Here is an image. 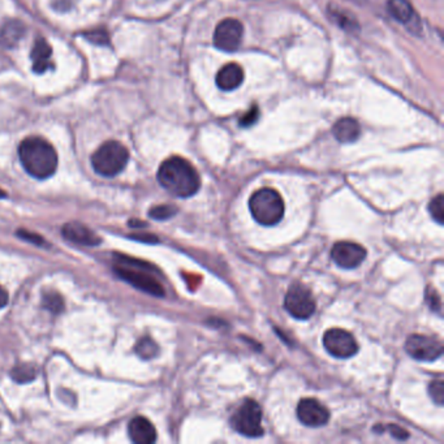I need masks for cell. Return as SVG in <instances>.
Wrapping results in <instances>:
<instances>
[{
  "mask_svg": "<svg viewBox=\"0 0 444 444\" xmlns=\"http://www.w3.org/2000/svg\"><path fill=\"white\" fill-rule=\"evenodd\" d=\"M157 178L164 189L180 199L192 197L201 188L199 172L181 157H171L163 162Z\"/></svg>",
  "mask_w": 444,
  "mask_h": 444,
  "instance_id": "1",
  "label": "cell"
},
{
  "mask_svg": "<svg viewBox=\"0 0 444 444\" xmlns=\"http://www.w3.org/2000/svg\"><path fill=\"white\" fill-rule=\"evenodd\" d=\"M20 162L30 176L48 179L57 169V154L54 146L41 137H28L20 143Z\"/></svg>",
  "mask_w": 444,
  "mask_h": 444,
  "instance_id": "2",
  "label": "cell"
},
{
  "mask_svg": "<svg viewBox=\"0 0 444 444\" xmlns=\"http://www.w3.org/2000/svg\"><path fill=\"white\" fill-rule=\"evenodd\" d=\"M284 208L282 196L273 188L257 190L249 199V210L255 222L267 227L278 224L283 219Z\"/></svg>",
  "mask_w": 444,
  "mask_h": 444,
  "instance_id": "3",
  "label": "cell"
},
{
  "mask_svg": "<svg viewBox=\"0 0 444 444\" xmlns=\"http://www.w3.org/2000/svg\"><path fill=\"white\" fill-rule=\"evenodd\" d=\"M129 161V152L123 143L107 141L102 143L92 155L95 172L104 178H114L125 169Z\"/></svg>",
  "mask_w": 444,
  "mask_h": 444,
  "instance_id": "4",
  "label": "cell"
},
{
  "mask_svg": "<svg viewBox=\"0 0 444 444\" xmlns=\"http://www.w3.org/2000/svg\"><path fill=\"white\" fill-rule=\"evenodd\" d=\"M231 426L238 434L248 438H258L264 435L262 426V409L259 404L246 399L243 404L238 406L235 415L231 417Z\"/></svg>",
  "mask_w": 444,
  "mask_h": 444,
  "instance_id": "5",
  "label": "cell"
},
{
  "mask_svg": "<svg viewBox=\"0 0 444 444\" xmlns=\"http://www.w3.org/2000/svg\"><path fill=\"white\" fill-rule=\"evenodd\" d=\"M284 306L293 318L303 321L309 320L315 312V300L305 285L293 284L285 294Z\"/></svg>",
  "mask_w": 444,
  "mask_h": 444,
  "instance_id": "6",
  "label": "cell"
},
{
  "mask_svg": "<svg viewBox=\"0 0 444 444\" xmlns=\"http://www.w3.org/2000/svg\"><path fill=\"white\" fill-rule=\"evenodd\" d=\"M406 350L410 357L425 362L435 361L443 355V345L441 341L422 334L410 335L406 339Z\"/></svg>",
  "mask_w": 444,
  "mask_h": 444,
  "instance_id": "7",
  "label": "cell"
},
{
  "mask_svg": "<svg viewBox=\"0 0 444 444\" xmlns=\"http://www.w3.org/2000/svg\"><path fill=\"white\" fill-rule=\"evenodd\" d=\"M323 345L336 359H350L359 352L355 336L343 329H331L323 336Z\"/></svg>",
  "mask_w": 444,
  "mask_h": 444,
  "instance_id": "8",
  "label": "cell"
},
{
  "mask_svg": "<svg viewBox=\"0 0 444 444\" xmlns=\"http://www.w3.org/2000/svg\"><path fill=\"white\" fill-rule=\"evenodd\" d=\"M142 268H146V267H138V270H136L131 266L122 264L119 267H115V271L123 280L136 287L137 289H141L143 292L152 294L155 297H163L164 289L161 283L157 279H154L152 275L143 271Z\"/></svg>",
  "mask_w": 444,
  "mask_h": 444,
  "instance_id": "9",
  "label": "cell"
},
{
  "mask_svg": "<svg viewBox=\"0 0 444 444\" xmlns=\"http://www.w3.org/2000/svg\"><path fill=\"white\" fill-rule=\"evenodd\" d=\"M243 36H244V27L238 20H223L222 22L217 24V29L214 31V45L222 51L234 52L240 48Z\"/></svg>",
  "mask_w": 444,
  "mask_h": 444,
  "instance_id": "10",
  "label": "cell"
},
{
  "mask_svg": "<svg viewBox=\"0 0 444 444\" xmlns=\"http://www.w3.org/2000/svg\"><path fill=\"white\" fill-rule=\"evenodd\" d=\"M331 257L334 262L341 268H355L364 262L366 257V249L356 243L341 241L332 248Z\"/></svg>",
  "mask_w": 444,
  "mask_h": 444,
  "instance_id": "11",
  "label": "cell"
},
{
  "mask_svg": "<svg viewBox=\"0 0 444 444\" xmlns=\"http://www.w3.org/2000/svg\"><path fill=\"white\" fill-rule=\"evenodd\" d=\"M296 412L300 422L309 427L324 426L330 420L329 409L315 399H303Z\"/></svg>",
  "mask_w": 444,
  "mask_h": 444,
  "instance_id": "12",
  "label": "cell"
},
{
  "mask_svg": "<svg viewBox=\"0 0 444 444\" xmlns=\"http://www.w3.org/2000/svg\"><path fill=\"white\" fill-rule=\"evenodd\" d=\"M128 433L134 443L152 444L157 441V430L145 417H134L128 426Z\"/></svg>",
  "mask_w": 444,
  "mask_h": 444,
  "instance_id": "13",
  "label": "cell"
},
{
  "mask_svg": "<svg viewBox=\"0 0 444 444\" xmlns=\"http://www.w3.org/2000/svg\"><path fill=\"white\" fill-rule=\"evenodd\" d=\"M62 232L66 240L78 245L96 246L101 243V238L90 228L76 222L64 224Z\"/></svg>",
  "mask_w": 444,
  "mask_h": 444,
  "instance_id": "14",
  "label": "cell"
},
{
  "mask_svg": "<svg viewBox=\"0 0 444 444\" xmlns=\"http://www.w3.org/2000/svg\"><path fill=\"white\" fill-rule=\"evenodd\" d=\"M215 81H217V87L222 90H226V92L235 90L244 81V71L236 63H229L217 72Z\"/></svg>",
  "mask_w": 444,
  "mask_h": 444,
  "instance_id": "15",
  "label": "cell"
},
{
  "mask_svg": "<svg viewBox=\"0 0 444 444\" xmlns=\"http://www.w3.org/2000/svg\"><path fill=\"white\" fill-rule=\"evenodd\" d=\"M52 50L48 45V41L43 38H37L33 50H31V60H33V71L36 73H45L48 68L52 66L51 62Z\"/></svg>",
  "mask_w": 444,
  "mask_h": 444,
  "instance_id": "16",
  "label": "cell"
},
{
  "mask_svg": "<svg viewBox=\"0 0 444 444\" xmlns=\"http://www.w3.org/2000/svg\"><path fill=\"white\" fill-rule=\"evenodd\" d=\"M332 133L335 138L341 143H350L359 140L361 127L357 120L352 117H343L335 123L332 128Z\"/></svg>",
  "mask_w": 444,
  "mask_h": 444,
  "instance_id": "17",
  "label": "cell"
},
{
  "mask_svg": "<svg viewBox=\"0 0 444 444\" xmlns=\"http://www.w3.org/2000/svg\"><path fill=\"white\" fill-rule=\"evenodd\" d=\"M387 10L389 15L401 24L410 22L415 16V10L408 0H388Z\"/></svg>",
  "mask_w": 444,
  "mask_h": 444,
  "instance_id": "18",
  "label": "cell"
},
{
  "mask_svg": "<svg viewBox=\"0 0 444 444\" xmlns=\"http://www.w3.org/2000/svg\"><path fill=\"white\" fill-rule=\"evenodd\" d=\"M136 353L143 359H154L158 355V345L150 338H142L141 341L136 344Z\"/></svg>",
  "mask_w": 444,
  "mask_h": 444,
  "instance_id": "19",
  "label": "cell"
},
{
  "mask_svg": "<svg viewBox=\"0 0 444 444\" xmlns=\"http://www.w3.org/2000/svg\"><path fill=\"white\" fill-rule=\"evenodd\" d=\"M36 375H37V370L33 365H29V364L19 365L17 368H13L10 373V377L15 379L17 383H28L30 380L36 378Z\"/></svg>",
  "mask_w": 444,
  "mask_h": 444,
  "instance_id": "20",
  "label": "cell"
},
{
  "mask_svg": "<svg viewBox=\"0 0 444 444\" xmlns=\"http://www.w3.org/2000/svg\"><path fill=\"white\" fill-rule=\"evenodd\" d=\"M42 303L43 306L54 314L62 312L63 308H64V303H63V299L60 294H57V292H48L43 294V299H42Z\"/></svg>",
  "mask_w": 444,
  "mask_h": 444,
  "instance_id": "21",
  "label": "cell"
},
{
  "mask_svg": "<svg viewBox=\"0 0 444 444\" xmlns=\"http://www.w3.org/2000/svg\"><path fill=\"white\" fill-rule=\"evenodd\" d=\"M429 211L431 217L438 224L444 223V197L443 194H438L434 199H431L429 205Z\"/></svg>",
  "mask_w": 444,
  "mask_h": 444,
  "instance_id": "22",
  "label": "cell"
},
{
  "mask_svg": "<svg viewBox=\"0 0 444 444\" xmlns=\"http://www.w3.org/2000/svg\"><path fill=\"white\" fill-rule=\"evenodd\" d=\"M176 208L170 205H161V206H155L149 211V215L152 219H157V220H166V219H170L176 214Z\"/></svg>",
  "mask_w": 444,
  "mask_h": 444,
  "instance_id": "23",
  "label": "cell"
},
{
  "mask_svg": "<svg viewBox=\"0 0 444 444\" xmlns=\"http://www.w3.org/2000/svg\"><path fill=\"white\" fill-rule=\"evenodd\" d=\"M429 394L435 404L442 406L444 403V383L443 380H434L429 386Z\"/></svg>",
  "mask_w": 444,
  "mask_h": 444,
  "instance_id": "24",
  "label": "cell"
},
{
  "mask_svg": "<svg viewBox=\"0 0 444 444\" xmlns=\"http://www.w3.org/2000/svg\"><path fill=\"white\" fill-rule=\"evenodd\" d=\"M85 37L94 45H108L110 43L108 33L104 29H95L92 31H86Z\"/></svg>",
  "mask_w": 444,
  "mask_h": 444,
  "instance_id": "25",
  "label": "cell"
},
{
  "mask_svg": "<svg viewBox=\"0 0 444 444\" xmlns=\"http://www.w3.org/2000/svg\"><path fill=\"white\" fill-rule=\"evenodd\" d=\"M331 12H332V17L341 28L350 30V31H352L353 29H359L357 22L355 20H352V17H345L343 10H331Z\"/></svg>",
  "mask_w": 444,
  "mask_h": 444,
  "instance_id": "26",
  "label": "cell"
},
{
  "mask_svg": "<svg viewBox=\"0 0 444 444\" xmlns=\"http://www.w3.org/2000/svg\"><path fill=\"white\" fill-rule=\"evenodd\" d=\"M258 116H259V110H258V107H253L248 114L244 115L241 119H240V125L241 127H252L253 124L257 123V120H258Z\"/></svg>",
  "mask_w": 444,
  "mask_h": 444,
  "instance_id": "27",
  "label": "cell"
},
{
  "mask_svg": "<svg viewBox=\"0 0 444 444\" xmlns=\"http://www.w3.org/2000/svg\"><path fill=\"white\" fill-rule=\"evenodd\" d=\"M17 235H19V237H21V238L27 240L29 243H33V244H36V245L45 244V240H43L42 237L39 236V235H36V234L28 232V231H25V229H20L19 232H17Z\"/></svg>",
  "mask_w": 444,
  "mask_h": 444,
  "instance_id": "28",
  "label": "cell"
},
{
  "mask_svg": "<svg viewBox=\"0 0 444 444\" xmlns=\"http://www.w3.org/2000/svg\"><path fill=\"white\" fill-rule=\"evenodd\" d=\"M388 430H389V433L391 435H394L396 439H400V441H403V439H408V431L404 430L403 427H400V426L397 425H389L388 426Z\"/></svg>",
  "mask_w": 444,
  "mask_h": 444,
  "instance_id": "29",
  "label": "cell"
},
{
  "mask_svg": "<svg viewBox=\"0 0 444 444\" xmlns=\"http://www.w3.org/2000/svg\"><path fill=\"white\" fill-rule=\"evenodd\" d=\"M8 300H10V296L7 289L0 285V309H3L8 303Z\"/></svg>",
  "mask_w": 444,
  "mask_h": 444,
  "instance_id": "30",
  "label": "cell"
},
{
  "mask_svg": "<svg viewBox=\"0 0 444 444\" xmlns=\"http://www.w3.org/2000/svg\"><path fill=\"white\" fill-rule=\"evenodd\" d=\"M352 1H355V3H357V4H361V3H364L365 0H352Z\"/></svg>",
  "mask_w": 444,
  "mask_h": 444,
  "instance_id": "31",
  "label": "cell"
},
{
  "mask_svg": "<svg viewBox=\"0 0 444 444\" xmlns=\"http://www.w3.org/2000/svg\"><path fill=\"white\" fill-rule=\"evenodd\" d=\"M4 196H6V193H4L3 190H0V199H1V197H4Z\"/></svg>",
  "mask_w": 444,
  "mask_h": 444,
  "instance_id": "32",
  "label": "cell"
}]
</instances>
